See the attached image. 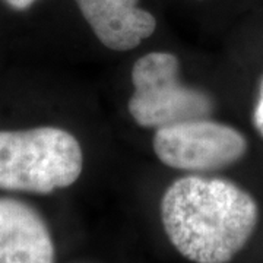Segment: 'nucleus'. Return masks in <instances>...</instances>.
Wrapping results in <instances>:
<instances>
[{"label":"nucleus","instance_id":"20e7f679","mask_svg":"<svg viewBox=\"0 0 263 263\" xmlns=\"http://www.w3.org/2000/svg\"><path fill=\"white\" fill-rule=\"evenodd\" d=\"M247 139L224 123L196 119L157 129L152 148L170 168L195 174L224 170L245 158Z\"/></svg>","mask_w":263,"mask_h":263},{"label":"nucleus","instance_id":"f257e3e1","mask_svg":"<svg viewBox=\"0 0 263 263\" xmlns=\"http://www.w3.org/2000/svg\"><path fill=\"white\" fill-rule=\"evenodd\" d=\"M164 231L193 263H228L259 222L254 197L235 183L192 174L173 181L161 199Z\"/></svg>","mask_w":263,"mask_h":263},{"label":"nucleus","instance_id":"7ed1b4c3","mask_svg":"<svg viewBox=\"0 0 263 263\" xmlns=\"http://www.w3.org/2000/svg\"><path fill=\"white\" fill-rule=\"evenodd\" d=\"M133 95L127 110L142 127L160 129L176 123L206 119L214 111L212 97L180 81V62L167 51H152L132 69Z\"/></svg>","mask_w":263,"mask_h":263},{"label":"nucleus","instance_id":"6e6552de","mask_svg":"<svg viewBox=\"0 0 263 263\" xmlns=\"http://www.w3.org/2000/svg\"><path fill=\"white\" fill-rule=\"evenodd\" d=\"M8 2L16 9H25V8H28L34 0H8Z\"/></svg>","mask_w":263,"mask_h":263},{"label":"nucleus","instance_id":"39448f33","mask_svg":"<svg viewBox=\"0 0 263 263\" xmlns=\"http://www.w3.org/2000/svg\"><path fill=\"white\" fill-rule=\"evenodd\" d=\"M0 263H54L46 221L27 203L0 197Z\"/></svg>","mask_w":263,"mask_h":263},{"label":"nucleus","instance_id":"0eeeda50","mask_svg":"<svg viewBox=\"0 0 263 263\" xmlns=\"http://www.w3.org/2000/svg\"><path fill=\"white\" fill-rule=\"evenodd\" d=\"M253 124L254 129L263 138V79L259 86V95H257V101L254 104L253 110Z\"/></svg>","mask_w":263,"mask_h":263},{"label":"nucleus","instance_id":"f03ea898","mask_svg":"<svg viewBox=\"0 0 263 263\" xmlns=\"http://www.w3.org/2000/svg\"><path fill=\"white\" fill-rule=\"evenodd\" d=\"M82 165L81 143L65 129L0 130V190L47 195L72 186Z\"/></svg>","mask_w":263,"mask_h":263},{"label":"nucleus","instance_id":"423d86ee","mask_svg":"<svg viewBox=\"0 0 263 263\" xmlns=\"http://www.w3.org/2000/svg\"><path fill=\"white\" fill-rule=\"evenodd\" d=\"M95 37L107 48L127 51L157 29V19L142 9L139 0H75Z\"/></svg>","mask_w":263,"mask_h":263}]
</instances>
